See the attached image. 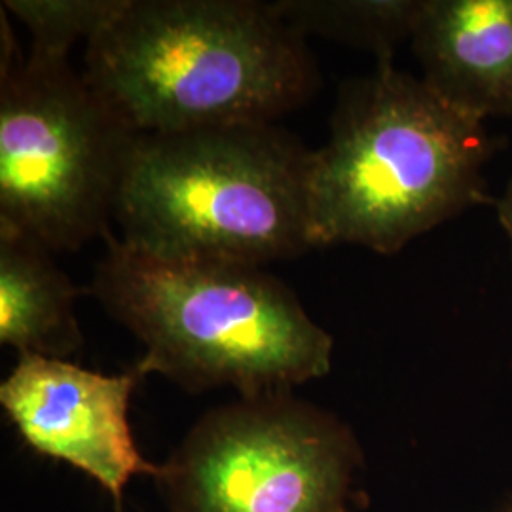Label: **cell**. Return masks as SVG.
<instances>
[{
    "instance_id": "obj_1",
    "label": "cell",
    "mask_w": 512,
    "mask_h": 512,
    "mask_svg": "<svg viewBox=\"0 0 512 512\" xmlns=\"http://www.w3.org/2000/svg\"><path fill=\"white\" fill-rule=\"evenodd\" d=\"M82 74L137 135L275 122L321 84L306 38L255 0H128Z\"/></svg>"
},
{
    "instance_id": "obj_2",
    "label": "cell",
    "mask_w": 512,
    "mask_h": 512,
    "mask_svg": "<svg viewBox=\"0 0 512 512\" xmlns=\"http://www.w3.org/2000/svg\"><path fill=\"white\" fill-rule=\"evenodd\" d=\"M495 143L393 59L340 88L327 143L311 158L315 247L361 245L395 255L412 239L490 202Z\"/></svg>"
},
{
    "instance_id": "obj_3",
    "label": "cell",
    "mask_w": 512,
    "mask_h": 512,
    "mask_svg": "<svg viewBox=\"0 0 512 512\" xmlns=\"http://www.w3.org/2000/svg\"><path fill=\"white\" fill-rule=\"evenodd\" d=\"M90 293L145 346L143 376L190 393L293 391L332 366V336L264 266L137 253L112 234Z\"/></svg>"
},
{
    "instance_id": "obj_4",
    "label": "cell",
    "mask_w": 512,
    "mask_h": 512,
    "mask_svg": "<svg viewBox=\"0 0 512 512\" xmlns=\"http://www.w3.org/2000/svg\"><path fill=\"white\" fill-rule=\"evenodd\" d=\"M313 150L275 122L139 133L114 203L120 241L145 255L266 266L315 247Z\"/></svg>"
},
{
    "instance_id": "obj_5",
    "label": "cell",
    "mask_w": 512,
    "mask_h": 512,
    "mask_svg": "<svg viewBox=\"0 0 512 512\" xmlns=\"http://www.w3.org/2000/svg\"><path fill=\"white\" fill-rule=\"evenodd\" d=\"M2 18L0 226L54 253L105 238L129 148L122 122L69 59L19 52Z\"/></svg>"
},
{
    "instance_id": "obj_6",
    "label": "cell",
    "mask_w": 512,
    "mask_h": 512,
    "mask_svg": "<svg viewBox=\"0 0 512 512\" xmlns=\"http://www.w3.org/2000/svg\"><path fill=\"white\" fill-rule=\"evenodd\" d=\"M361 450L293 391L207 412L156 476L169 512H349Z\"/></svg>"
},
{
    "instance_id": "obj_7",
    "label": "cell",
    "mask_w": 512,
    "mask_h": 512,
    "mask_svg": "<svg viewBox=\"0 0 512 512\" xmlns=\"http://www.w3.org/2000/svg\"><path fill=\"white\" fill-rule=\"evenodd\" d=\"M143 378L137 366L107 376L69 359L19 355L0 385V404L27 446L92 476L120 505L133 476L160 473L129 427V401Z\"/></svg>"
},
{
    "instance_id": "obj_8",
    "label": "cell",
    "mask_w": 512,
    "mask_h": 512,
    "mask_svg": "<svg viewBox=\"0 0 512 512\" xmlns=\"http://www.w3.org/2000/svg\"><path fill=\"white\" fill-rule=\"evenodd\" d=\"M410 44L448 105L480 122L512 116V0H423Z\"/></svg>"
},
{
    "instance_id": "obj_9",
    "label": "cell",
    "mask_w": 512,
    "mask_h": 512,
    "mask_svg": "<svg viewBox=\"0 0 512 512\" xmlns=\"http://www.w3.org/2000/svg\"><path fill=\"white\" fill-rule=\"evenodd\" d=\"M80 291L54 251L10 226H0V342L19 355L69 359L84 334L74 304Z\"/></svg>"
},
{
    "instance_id": "obj_10",
    "label": "cell",
    "mask_w": 512,
    "mask_h": 512,
    "mask_svg": "<svg viewBox=\"0 0 512 512\" xmlns=\"http://www.w3.org/2000/svg\"><path fill=\"white\" fill-rule=\"evenodd\" d=\"M274 8L304 38L317 35L385 61L412 40L423 0H279Z\"/></svg>"
},
{
    "instance_id": "obj_11",
    "label": "cell",
    "mask_w": 512,
    "mask_h": 512,
    "mask_svg": "<svg viewBox=\"0 0 512 512\" xmlns=\"http://www.w3.org/2000/svg\"><path fill=\"white\" fill-rule=\"evenodd\" d=\"M128 0H4L2 10L27 25L31 52L69 59L78 40L86 44L118 18Z\"/></svg>"
},
{
    "instance_id": "obj_12",
    "label": "cell",
    "mask_w": 512,
    "mask_h": 512,
    "mask_svg": "<svg viewBox=\"0 0 512 512\" xmlns=\"http://www.w3.org/2000/svg\"><path fill=\"white\" fill-rule=\"evenodd\" d=\"M495 207H497L499 222H501V226H503V230H505V234L509 238V243H511L512 256V181L507 184L503 196L499 200H495Z\"/></svg>"
},
{
    "instance_id": "obj_13",
    "label": "cell",
    "mask_w": 512,
    "mask_h": 512,
    "mask_svg": "<svg viewBox=\"0 0 512 512\" xmlns=\"http://www.w3.org/2000/svg\"><path fill=\"white\" fill-rule=\"evenodd\" d=\"M507 512H512V507H511V509H509V511H507Z\"/></svg>"
}]
</instances>
